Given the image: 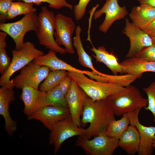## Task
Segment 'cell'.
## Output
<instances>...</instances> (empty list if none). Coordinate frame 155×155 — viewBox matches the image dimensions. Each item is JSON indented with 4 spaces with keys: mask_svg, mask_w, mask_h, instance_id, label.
I'll list each match as a JSON object with an SVG mask.
<instances>
[{
    "mask_svg": "<svg viewBox=\"0 0 155 155\" xmlns=\"http://www.w3.org/2000/svg\"><path fill=\"white\" fill-rule=\"evenodd\" d=\"M115 116L107 99L94 101L87 95L84 103L81 126L84 127L88 123L90 125L83 136L90 139L105 134L109 123L115 118Z\"/></svg>",
    "mask_w": 155,
    "mask_h": 155,
    "instance_id": "obj_1",
    "label": "cell"
},
{
    "mask_svg": "<svg viewBox=\"0 0 155 155\" xmlns=\"http://www.w3.org/2000/svg\"><path fill=\"white\" fill-rule=\"evenodd\" d=\"M67 75L75 80L78 86L94 101L107 99L125 88L117 83L95 81L81 73L68 71Z\"/></svg>",
    "mask_w": 155,
    "mask_h": 155,
    "instance_id": "obj_2",
    "label": "cell"
},
{
    "mask_svg": "<svg viewBox=\"0 0 155 155\" xmlns=\"http://www.w3.org/2000/svg\"><path fill=\"white\" fill-rule=\"evenodd\" d=\"M107 99L115 115L118 116L142 109L148 103V99L143 97L136 87L131 84L126 86L123 91Z\"/></svg>",
    "mask_w": 155,
    "mask_h": 155,
    "instance_id": "obj_3",
    "label": "cell"
},
{
    "mask_svg": "<svg viewBox=\"0 0 155 155\" xmlns=\"http://www.w3.org/2000/svg\"><path fill=\"white\" fill-rule=\"evenodd\" d=\"M42 123L50 131L48 144L53 146L54 154L58 152L66 140L75 136L84 135L86 132V129L74 124L71 115L61 120Z\"/></svg>",
    "mask_w": 155,
    "mask_h": 155,
    "instance_id": "obj_4",
    "label": "cell"
},
{
    "mask_svg": "<svg viewBox=\"0 0 155 155\" xmlns=\"http://www.w3.org/2000/svg\"><path fill=\"white\" fill-rule=\"evenodd\" d=\"M38 18V25L36 35L40 44L56 53L65 54V49L58 45L54 39L56 20L53 12L46 6H42Z\"/></svg>",
    "mask_w": 155,
    "mask_h": 155,
    "instance_id": "obj_5",
    "label": "cell"
},
{
    "mask_svg": "<svg viewBox=\"0 0 155 155\" xmlns=\"http://www.w3.org/2000/svg\"><path fill=\"white\" fill-rule=\"evenodd\" d=\"M12 58L10 66L0 78L1 86L11 83L10 78L14 73L35 59L44 54L43 52L35 47L34 43L29 41L24 42L20 49L12 50Z\"/></svg>",
    "mask_w": 155,
    "mask_h": 155,
    "instance_id": "obj_6",
    "label": "cell"
},
{
    "mask_svg": "<svg viewBox=\"0 0 155 155\" xmlns=\"http://www.w3.org/2000/svg\"><path fill=\"white\" fill-rule=\"evenodd\" d=\"M38 25V14L36 11L25 15L19 20L11 23H0L1 31L6 33L13 40L15 49H20L24 44V39L28 32H36Z\"/></svg>",
    "mask_w": 155,
    "mask_h": 155,
    "instance_id": "obj_7",
    "label": "cell"
},
{
    "mask_svg": "<svg viewBox=\"0 0 155 155\" xmlns=\"http://www.w3.org/2000/svg\"><path fill=\"white\" fill-rule=\"evenodd\" d=\"M76 146L80 147L88 155H112L119 147V140L102 133L88 139L83 135L78 136Z\"/></svg>",
    "mask_w": 155,
    "mask_h": 155,
    "instance_id": "obj_8",
    "label": "cell"
},
{
    "mask_svg": "<svg viewBox=\"0 0 155 155\" xmlns=\"http://www.w3.org/2000/svg\"><path fill=\"white\" fill-rule=\"evenodd\" d=\"M47 67L40 66L31 62L21 69L20 73L11 80L16 88L29 86L38 89L40 83L44 80L50 71Z\"/></svg>",
    "mask_w": 155,
    "mask_h": 155,
    "instance_id": "obj_9",
    "label": "cell"
},
{
    "mask_svg": "<svg viewBox=\"0 0 155 155\" xmlns=\"http://www.w3.org/2000/svg\"><path fill=\"white\" fill-rule=\"evenodd\" d=\"M122 32L130 41L129 50L125 56L127 58L137 57L143 49L154 43L150 36L127 18H125Z\"/></svg>",
    "mask_w": 155,
    "mask_h": 155,
    "instance_id": "obj_10",
    "label": "cell"
},
{
    "mask_svg": "<svg viewBox=\"0 0 155 155\" xmlns=\"http://www.w3.org/2000/svg\"><path fill=\"white\" fill-rule=\"evenodd\" d=\"M55 42L59 46L63 45L66 53L74 54L72 36L76 28L74 21L71 17L61 13L55 16Z\"/></svg>",
    "mask_w": 155,
    "mask_h": 155,
    "instance_id": "obj_11",
    "label": "cell"
},
{
    "mask_svg": "<svg viewBox=\"0 0 155 155\" xmlns=\"http://www.w3.org/2000/svg\"><path fill=\"white\" fill-rule=\"evenodd\" d=\"M104 13L105 15V18L98 28L105 33L115 21L124 18L128 12L125 6L119 5L118 0H106L102 7L94 13V19L96 20Z\"/></svg>",
    "mask_w": 155,
    "mask_h": 155,
    "instance_id": "obj_12",
    "label": "cell"
},
{
    "mask_svg": "<svg viewBox=\"0 0 155 155\" xmlns=\"http://www.w3.org/2000/svg\"><path fill=\"white\" fill-rule=\"evenodd\" d=\"M141 110L139 108L129 113L130 124L136 127L140 135L139 155H152L154 148L153 143L155 139V127L145 126L140 123L138 116Z\"/></svg>",
    "mask_w": 155,
    "mask_h": 155,
    "instance_id": "obj_13",
    "label": "cell"
},
{
    "mask_svg": "<svg viewBox=\"0 0 155 155\" xmlns=\"http://www.w3.org/2000/svg\"><path fill=\"white\" fill-rule=\"evenodd\" d=\"M87 96L85 92L78 86L75 80L72 78L70 87L65 97L72 121L80 127L81 126V117L82 115L84 102Z\"/></svg>",
    "mask_w": 155,
    "mask_h": 155,
    "instance_id": "obj_14",
    "label": "cell"
},
{
    "mask_svg": "<svg viewBox=\"0 0 155 155\" xmlns=\"http://www.w3.org/2000/svg\"><path fill=\"white\" fill-rule=\"evenodd\" d=\"M14 87L11 82L0 88V115L5 120L6 131L11 136L17 129V123L11 118L9 111L10 103L15 99Z\"/></svg>",
    "mask_w": 155,
    "mask_h": 155,
    "instance_id": "obj_15",
    "label": "cell"
},
{
    "mask_svg": "<svg viewBox=\"0 0 155 155\" xmlns=\"http://www.w3.org/2000/svg\"><path fill=\"white\" fill-rule=\"evenodd\" d=\"M22 90L20 97L24 105L23 112L27 117L46 106V92L29 86H25Z\"/></svg>",
    "mask_w": 155,
    "mask_h": 155,
    "instance_id": "obj_16",
    "label": "cell"
},
{
    "mask_svg": "<svg viewBox=\"0 0 155 155\" xmlns=\"http://www.w3.org/2000/svg\"><path fill=\"white\" fill-rule=\"evenodd\" d=\"M33 61L40 66L47 67L52 71L65 70L81 73L88 76L91 72L88 71L82 70L74 67L59 59L56 56V52L51 50H49L46 54L36 58Z\"/></svg>",
    "mask_w": 155,
    "mask_h": 155,
    "instance_id": "obj_17",
    "label": "cell"
},
{
    "mask_svg": "<svg viewBox=\"0 0 155 155\" xmlns=\"http://www.w3.org/2000/svg\"><path fill=\"white\" fill-rule=\"evenodd\" d=\"M70 115L68 108L57 105H48L44 106L36 113L28 117L27 119L28 120H38L42 123L61 120Z\"/></svg>",
    "mask_w": 155,
    "mask_h": 155,
    "instance_id": "obj_18",
    "label": "cell"
},
{
    "mask_svg": "<svg viewBox=\"0 0 155 155\" xmlns=\"http://www.w3.org/2000/svg\"><path fill=\"white\" fill-rule=\"evenodd\" d=\"M120 64L123 68V73L132 75L137 79L141 78L144 72H155V61H147L136 57L127 58Z\"/></svg>",
    "mask_w": 155,
    "mask_h": 155,
    "instance_id": "obj_19",
    "label": "cell"
},
{
    "mask_svg": "<svg viewBox=\"0 0 155 155\" xmlns=\"http://www.w3.org/2000/svg\"><path fill=\"white\" fill-rule=\"evenodd\" d=\"M119 140V147L128 155H134L138 152L140 138L135 126L131 125H129L120 136Z\"/></svg>",
    "mask_w": 155,
    "mask_h": 155,
    "instance_id": "obj_20",
    "label": "cell"
},
{
    "mask_svg": "<svg viewBox=\"0 0 155 155\" xmlns=\"http://www.w3.org/2000/svg\"><path fill=\"white\" fill-rule=\"evenodd\" d=\"M90 50L95 55L92 56L96 59V62L103 63L109 68L113 75H117L118 73H123V68L119 62L117 57L112 52L109 53L103 46L95 48L93 44Z\"/></svg>",
    "mask_w": 155,
    "mask_h": 155,
    "instance_id": "obj_21",
    "label": "cell"
},
{
    "mask_svg": "<svg viewBox=\"0 0 155 155\" xmlns=\"http://www.w3.org/2000/svg\"><path fill=\"white\" fill-rule=\"evenodd\" d=\"M132 22L142 28L155 19V7L146 4H140L132 7L129 14Z\"/></svg>",
    "mask_w": 155,
    "mask_h": 155,
    "instance_id": "obj_22",
    "label": "cell"
},
{
    "mask_svg": "<svg viewBox=\"0 0 155 155\" xmlns=\"http://www.w3.org/2000/svg\"><path fill=\"white\" fill-rule=\"evenodd\" d=\"M75 35L73 39V45L76 49L78 56V61L82 66L90 68L94 74L106 76V74L100 72L94 67L91 57L85 50L82 42L80 35L82 29L78 26L75 29Z\"/></svg>",
    "mask_w": 155,
    "mask_h": 155,
    "instance_id": "obj_23",
    "label": "cell"
},
{
    "mask_svg": "<svg viewBox=\"0 0 155 155\" xmlns=\"http://www.w3.org/2000/svg\"><path fill=\"white\" fill-rule=\"evenodd\" d=\"M129 113L124 114L118 120L115 118L111 120L108 123L105 134L119 140L130 124Z\"/></svg>",
    "mask_w": 155,
    "mask_h": 155,
    "instance_id": "obj_24",
    "label": "cell"
},
{
    "mask_svg": "<svg viewBox=\"0 0 155 155\" xmlns=\"http://www.w3.org/2000/svg\"><path fill=\"white\" fill-rule=\"evenodd\" d=\"M34 3L18 1L12 2L7 14V19L10 20L16 16L25 15L33 12L36 11V8L34 7Z\"/></svg>",
    "mask_w": 155,
    "mask_h": 155,
    "instance_id": "obj_25",
    "label": "cell"
},
{
    "mask_svg": "<svg viewBox=\"0 0 155 155\" xmlns=\"http://www.w3.org/2000/svg\"><path fill=\"white\" fill-rule=\"evenodd\" d=\"M46 106L57 105L68 108L65 95L58 85L46 92Z\"/></svg>",
    "mask_w": 155,
    "mask_h": 155,
    "instance_id": "obj_26",
    "label": "cell"
},
{
    "mask_svg": "<svg viewBox=\"0 0 155 155\" xmlns=\"http://www.w3.org/2000/svg\"><path fill=\"white\" fill-rule=\"evenodd\" d=\"M65 70L50 71L39 87V90L46 92L59 85L62 79L67 75Z\"/></svg>",
    "mask_w": 155,
    "mask_h": 155,
    "instance_id": "obj_27",
    "label": "cell"
},
{
    "mask_svg": "<svg viewBox=\"0 0 155 155\" xmlns=\"http://www.w3.org/2000/svg\"><path fill=\"white\" fill-rule=\"evenodd\" d=\"M7 35L5 32L0 31V72L1 75L7 71L11 62L5 49L6 46L5 39Z\"/></svg>",
    "mask_w": 155,
    "mask_h": 155,
    "instance_id": "obj_28",
    "label": "cell"
},
{
    "mask_svg": "<svg viewBox=\"0 0 155 155\" xmlns=\"http://www.w3.org/2000/svg\"><path fill=\"white\" fill-rule=\"evenodd\" d=\"M28 3H32L37 5H40L42 3H46L49 7L52 8L59 9L63 7L68 8L71 10L73 9V5L68 3L67 0H18Z\"/></svg>",
    "mask_w": 155,
    "mask_h": 155,
    "instance_id": "obj_29",
    "label": "cell"
},
{
    "mask_svg": "<svg viewBox=\"0 0 155 155\" xmlns=\"http://www.w3.org/2000/svg\"><path fill=\"white\" fill-rule=\"evenodd\" d=\"M148 97V103L144 108L150 111L153 116V121L155 123V82H152L149 86L143 88Z\"/></svg>",
    "mask_w": 155,
    "mask_h": 155,
    "instance_id": "obj_30",
    "label": "cell"
},
{
    "mask_svg": "<svg viewBox=\"0 0 155 155\" xmlns=\"http://www.w3.org/2000/svg\"><path fill=\"white\" fill-rule=\"evenodd\" d=\"M136 57L147 61H155V44L143 49Z\"/></svg>",
    "mask_w": 155,
    "mask_h": 155,
    "instance_id": "obj_31",
    "label": "cell"
},
{
    "mask_svg": "<svg viewBox=\"0 0 155 155\" xmlns=\"http://www.w3.org/2000/svg\"><path fill=\"white\" fill-rule=\"evenodd\" d=\"M90 0H79L78 4L74 6V14L76 20H80L84 17L87 5Z\"/></svg>",
    "mask_w": 155,
    "mask_h": 155,
    "instance_id": "obj_32",
    "label": "cell"
},
{
    "mask_svg": "<svg viewBox=\"0 0 155 155\" xmlns=\"http://www.w3.org/2000/svg\"><path fill=\"white\" fill-rule=\"evenodd\" d=\"M12 1V0H0L1 23H4L7 20V13Z\"/></svg>",
    "mask_w": 155,
    "mask_h": 155,
    "instance_id": "obj_33",
    "label": "cell"
},
{
    "mask_svg": "<svg viewBox=\"0 0 155 155\" xmlns=\"http://www.w3.org/2000/svg\"><path fill=\"white\" fill-rule=\"evenodd\" d=\"M72 78L67 75L61 80L58 85L65 95L68 92L70 87Z\"/></svg>",
    "mask_w": 155,
    "mask_h": 155,
    "instance_id": "obj_34",
    "label": "cell"
},
{
    "mask_svg": "<svg viewBox=\"0 0 155 155\" xmlns=\"http://www.w3.org/2000/svg\"><path fill=\"white\" fill-rule=\"evenodd\" d=\"M141 28L151 37H155V19L147 26Z\"/></svg>",
    "mask_w": 155,
    "mask_h": 155,
    "instance_id": "obj_35",
    "label": "cell"
},
{
    "mask_svg": "<svg viewBox=\"0 0 155 155\" xmlns=\"http://www.w3.org/2000/svg\"><path fill=\"white\" fill-rule=\"evenodd\" d=\"M140 4H146L155 7V0H136Z\"/></svg>",
    "mask_w": 155,
    "mask_h": 155,
    "instance_id": "obj_36",
    "label": "cell"
},
{
    "mask_svg": "<svg viewBox=\"0 0 155 155\" xmlns=\"http://www.w3.org/2000/svg\"><path fill=\"white\" fill-rule=\"evenodd\" d=\"M154 43L155 44V37H151Z\"/></svg>",
    "mask_w": 155,
    "mask_h": 155,
    "instance_id": "obj_37",
    "label": "cell"
},
{
    "mask_svg": "<svg viewBox=\"0 0 155 155\" xmlns=\"http://www.w3.org/2000/svg\"><path fill=\"white\" fill-rule=\"evenodd\" d=\"M153 146L154 147V148H155V139H154L153 144Z\"/></svg>",
    "mask_w": 155,
    "mask_h": 155,
    "instance_id": "obj_38",
    "label": "cell"
}]
</instances>
